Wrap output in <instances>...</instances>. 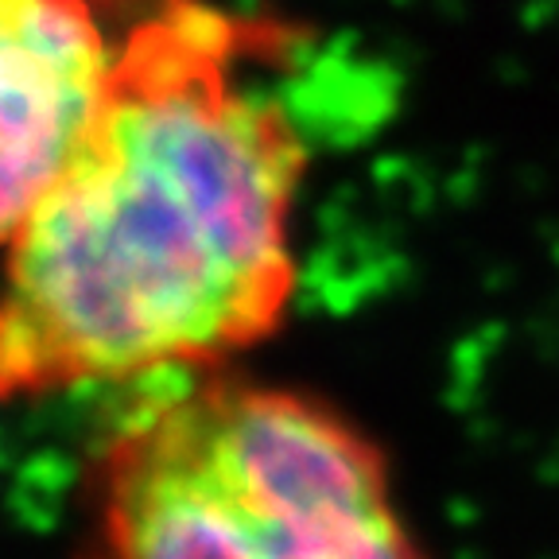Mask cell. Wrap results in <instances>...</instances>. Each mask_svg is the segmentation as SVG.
<instances>
[{
    "instance_id": "obj_1",
    "label": "cell",
    "mask_w": 559,
    "mask_h": 559,
    "mask_svg": "<svg viewBox=\"0 0 559 559\" xmlns=\"http://www.w3.org/2000/svg\"><path fill=\"white\" fill-rule=\"evenodd\" d=\"M288 32L140 0L102 114L4 249L0 401L234 366L288 319L307 148L261 86Z\"/></svg>"
},
{
    "instance_id": "obj_3",
    "label": "cell",
    "mask_w": 559,
    "mask_h": 559,
    "mask_svg": "<svg viewBox=\"0 0 559 559\" xmlns=\"http://www.w3.org/2000/svg\"><path fill=\"white\" fill-rule=\"evenodd\" d=\"M114 59L105 0H0V253L82 152Z\"/></svg>"
},
{
    "instance_id": "obj_2",
    "label": "cell",
    "mask_w": 559,
    "mask_h": 559,
    "mask_svg": "<svg viewBox=\"0 0 559 559\" xmlns=\"http://www.w3.org/2000/svg\"><path fill=\"white\" fill-rule=\"evenodd\" d=\"M159 381L97 439L79 559H428L346 408L229 366Z\"/></svg>"
}]
</instances>
